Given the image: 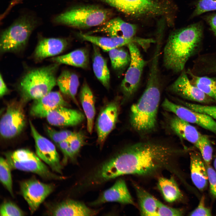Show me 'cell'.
Returning a JSON list of instances; mask_svg holds the SVG:
<instances>
[{"label": "cell", "instance_id": "6da1fadb", "mask_svg": "<svg viewBox=\"0 0 216 216\" xmlns=\"http://www.w3.org/2000/svg\"><path fill=\"white\" fill-rule=\"evenodd\" d=\"M180 151L153 141L137 142L122 149L102 164L93 174L98 184L121 176H153L162 170L174 172V160Z\"/></svg>", "mask_w": 216, "mask_h": 216}, {"label": "cell", "instance_id": "cb8c5ba5", "mask_svg": "<svg viewBox=\"0 0 216 216\" xmlns=\"http://www.w3.org/2000/svg\"><path fill=\"white\" fill-rule=\"evenodd\" d=\"M51 213L53 216H92L95 215L97 211L81 202L69 200L56 205Z\"/></svg>", "mask_w": 216, "mask_h": 216}, {"label": "cell", "instance_id": "4fadbf2b", "mask_svg": "<svg viewBox=\"0 0 216 216\" xmlns=\"http://www.w3.org/2000/svg\"><path fill=\"white\" fill-rule=\"evenodd\" d=\"M54 188L52 185L45 184L34 179L25 181L20 185L22 195L32 213L37 210L52 192Z\"/></svg>", "mask_w": 216, "mask_h": 216}, {"label": "cell", "instance_id": "277c9868", "mask_svg": "<svg viewBox=\"0 0 216 216\" xmlns=\"http://www.w3.org/2000/svg\"><path fill=\"white\" fill-rule=\"evenodd\" d=\"M58 64L34 68L26 72L18 84V89L24 101L35 100L51 91L57 83Z\"/></svg>", "mask_w": 216, "mask_h": 216}, {"label": "cell", "instance_id": "ffe728a7", "mask_svg": "<svg viewBox=\"0 0 216 216\" xmlns=\"http://www.w3.org/2000/svg\"><path fill=\"white\" fill-rule=\"evenodd\" d=\"M68 44L67 40L58 38L43 37L39 39L34 52V58L40 61L63 52Z\"/></svg>", "mask_w": 216, "mask_h": 216}, {"label": "cell", "instance_id": "7bdbcfd3", "mask_svg": "<svg viewBox=\"0 0 216 216\" xmlns=\"http://www.w3.org/2000/svg\"><path fill=\"white\" fill-rule=\"evenodd\" d=\"M77 133L68 130L59 131V137L62 141H69Z\"/></svg>", "mask_w": 216, "mask_h": 216}, {"label": "cell", "instance_id": "484cf974", "mask_svg": "<svg viewBox=\"0 0 216 216\" xmlns=\"http://www.w3.org/2000/svg\"><path fill=\"white\" fill-rule=\"evenodd\" d=\"M141 215L142 216H157L159 200L144 188L134 184Z\"/></svg>", "mask_w": 216, "mask_h": 216}, {"label": "cell", "instance_id": "ab89813d", "mask_svg": "<svg viewBox=\"0 0 216 216\" xmlns=\"http://www.w3.org/2000/svg\"><path fill=\"white\" fill-rule=\"evenodd\" d=\"M205 200L204 196H202L198 206L190 213V216H209L212 215L211 210L205 206Z\"/></svg>", "mask_w": 216, "mask_h": 216}, {"label": "cell", "instance_id": "74e56055", "mask_svg": "<svg viewBox=\"0 0 216 216\" xmlns=\"http://www.w3.org/2000/svg\"><path fill=\"white\" fill-rule=\"evenodd\" d=\"M85 137L81 132H77L76 134L69 141V145L74 155L79 152L84 144Z\"/></svg>", "mask_w": 216, "mask_h": 216}, {"label": "cell", "instance_id": "60d3db41", "mask_svg": "<svg viewBox=\"0 0 216 216\" xmlns=\"http://www.w3.org/2000/svg\"><path fill=\"white\" fill-rule=\"evenodd\" d=\"M109 54L113 68L116 70H121L119 57V48L110 50L109 51Z\"/></svg>", "mask_w": 216, "mask_h": 216}, {"label": "cell", "instance_id": "52a82bcc", "mask_svg": "<svg viewBox=\"0 0 216 216\" xmlns=\"http://www.w3.org/2000/svg\"><path fill=\"white\" fill-rule=\"evenodd\" d=\"M6 157L11 169L31 172L47 179L62 178L52 172L36 154L29 150L18 149L7 154Z\"/></svg>", "mask_w": 216, "mask_h": 216}, {"label": "cell", "instance_id": "44dd1931", "mask_svg": "<svg viewBox=\"0 0 216 216\" xmlns=\"http://www.w3.org/2000/svg\"><path fill=\"white\" fill-rule=\"evenodd\" d=\"M136 31L135 25L117 17L107 21L92 32H103L110 37L130 38L134 37Z\"/></svg>", "mask_w": 216, "mask_h": 216}, {"label": "cell", "instance_id": "ee69618b", "mask_svg": "<svg viewBox=\"0 0 216 216\" xmlns=\"http://www.w3.org/2000/svg\"><path fill=\"white\" fill-rule=\"evenodd\" d=\"M9 89L4 80L2 76L0 75V96L3 97L8 93Z\"/></svg>", "mask_w": 216, "mask_h": 216}, {"label": "cell", "instance_id": "b9f144b4", "mask_svg": "<svg viewBox=\"0 0 216 216\" xmlns=\"http://www.w3.org/2000/svg\"><path fill=\"white\" fill-rule=\"evenodd\" d=\"M46 132L50 138L57 145L62 141L60 138L59 131L49 127H46Z\"/></svg>", "mask_w": 216, "mask_h": 216}, {"label": "cell", "instance_id": "7a4b0ae2", "mask_svg": "<svg viewBox=\"0 0 216 216\" xmlns=\"http://www.w3.org/2000/svg\"><path fill=\"white\" fill-rule=\"evenodd\" d=\"M158 66L150 67L146 88L138 101L131 106L130 123L136 131L142 134L149 133L155 129L160 97Z\"/></svg>", "mask_w": 216, "mask_h": 216}, {"label": "cell", "instance_id": "4316f807", "mask_svg": "<svg viewBox=\"0 0 216 216\" xmlns=\"http://www.w3.org/2000/svg\"><path fill=\"white\" fill-rule=\"evenodd\" d=\"M57 83L63 94L70 97L77 103L76 96L79 81L75 73L68 70L63 71L57 79Z\"/></svg>", "mask_w": 216, "mask_h": 216}, {"label": "cell", "instance_id": "7402d4cb", "mask_svg": "<svg viewBox=\"0 0 216 216\" xmlns=\"http://www.w3.org/2000/svg\"><path fill=\"white\" fill-rule=\"evenodd\" d=\"M196 152L190 153V170L191 180L200 190L207 187L208 178L207 169L202 156Z\"/></svg>", "mask_w": 216, "mask_h": 216}, {"label": "cell", "instance_id": "ba28073f", "mask_svg": "<svg viewBox=\"0 0 216 216\" xmlns=\"http://www.w3.org/2000/svg\"><path fill=\"white\" fill-rule=\"evenodd\" d=\"M130 56L129 67L121 84L123 101L131 98L137 90L146 62L140 50L134 43L127 45Z\"/></svg>", "mask_w": 216, "mask_h": 216}, {"label": "cell", "instance_id": "3957f363", "mask_svg": "<svg viewBox=\"0 0 216 216\" xmlns=\"http://www.w3.org/2000/svg\"><path fill=\"white\" fill-rule=\"evenodd\" d=\"M201 24H194L175 31L169 36L163 51L164 66L175 73H181L199 48L202 36Z\"/></svg>", "mask_w": 216, "mask_h": 216}, {"label": "cell", "instance_id": "9a60e30c", "mask_svg": "<svg viewBox=\"0 0 216 216\" xmlns=\"http://www.w3.org/2000/svg\"><path fill=\"white\" fill-rule=\"evenodd\" d=\"M168 89L183 98L198 103H209L213 100L191 83L184 69Z\"/></svg>", "mask_w": 216, "mask_h": 216}, {"label": "cell", "instance_id": "8fae6325", "mask_svg": "<svg viewBox=\"0 0 216 216\" xmlns=\"http://www.w3.org/2000/svg\"><path fill=\"white\" fill-rule=\"evenodd\" d=\"M25 124V115L21 105L16 103H11L1 119V135L4 139L14 138L22 132Z\"/></svg>", "mask_w": 216, "mask_h": 216}, {"label": "cell", "instance_id": "8992f818", "mask_svg": "<svg viewBox=\"0 0 216 216\" xmlns=\"http://www.w3.org/2000/svg\"><path fill=\"white\" fill-rule=\"evenodd\" d=\"M107 10L95 6L73 8L58 14L54 19L58 24L79 28H89L103 24L110 17Z\"/></svg>", "mask_w": 216, "mask_h": 216}, {"label": "cell", "instance_id": "4dcf8cb0", "mask_svg": "<svg viewBox=\"0 0 216 216\" xmlns=\"http://www.w3.org/2000/svg\"><path fill=\"white\" fill-rule=\"evenodd\" d=\"M188 73L191 77L190 81L192 84L212 100L216 101V78L198 76L190 70Z\"/></svg>", "mask_w": 216, "mask_h": 216}, {"label": "cell", "instance_id": "f546056e", "mask_svg": "<svg viewBox=\"0 0 216 216\" xmlns=\"http://www.w3.org/2000/svg\"><path fill=\"white\" fill-rule=\"evenodd\" d=\"M157 186L163 198L167 202H173L182 197V193L173 177H160L158 180Z\"/></svg>", "mask_w": 216, "mask_h": 216}, {"label": "cell", "instance_id": "d6986e66", "mask_svg": "<svg viewBox=\"0 0 216 216\" xmlns=\"http://www.w3.org/2000/svg\"><path fill=\"white\" fill-rule=\"evenodd\" d=\"M45 118L50 124L53 126H73L82 122L85 116L79 111L61 106L50 112Z\"/></svg>", "mask_w": 216, "mask_h": 216}, {"label": "cell", "instance_id": "d4e9b609", "mask_svg": "<svg viewBox=\"0 0 216 216\" xmlns=\"http://www.w3.org/2000/svg\"><path fill=\"white\" fill-rule=\"evenodd\" d=\"M80 96L82 107L87 118V129L88 132L91 134L92 131L95 114V99L91 88L86 82L82 86Z\"/></svg>", "mask_w": 216, "mask_h": 216}, {"label": "cell", "instance_id": "836d02e7", "mask_svg": "<svg viewBox=\"0 0 216 216\" xmlns=\"http://www.w3.org/2000/svg\"><path fill=\"white\" fill-rule=\"evenodd\" d=\"M185 106L196 112L203 113L216 120V106L205 105L183 102Z\"/></svg>", "mask_w": 216, "mask_h": 216}, {"label": "cell", "instance_id": "603a6c76", "mask_svg": "<svg viewBox=\"0 0 216 216\" xmlns=\"http://www.w3.org/2000/svg\"><path fill=\"white\" fill-rule=\"evenodd\" d=\"M168 122L169 127L176 134L194 145L202 135L190 123L175 115L169 117Z\"/></svg>", "mask_w": 216, "mask_h": 216}, {"label": "cell", "instance_id": "d590c367", "mask_svg": "<svg viewBox=\"0 0 216 216\" xmlns=\"http://www.w3.org/2000/svg\"><path fill=\"white\" fill-rule=\"evenodd\" d=\"M214 10H216V0H199L193 16H196L206 12Z\"/></svg>", "mask_w": 216, "mask_h": 216}, {"label": "cell", "instance_id": "5bb4252c", "mask_svg": "<svg viewBox=\"0 0 216 216\" xmlns=\"http://www.w3.org/2000/svg\"><path fill=\"white\" fill-rule=\"evenodd\" d=\"M78 35L83 40L89 42L100 47L104 51L108 52L123 46H127L131 43L139 45L146 50L150 44L154 42V40L152 39L134 37L130 38L121 37H102L92 36L82 33H79Z\"/></svg>", "mask_w": 216, "mask_h": 216}, {"label": "cell", "instance_id": "1f68e13d", "mask_svg": "<svg viewBox=\"0 0 216 216\" xmlns=\"http://www.w3.org/2000/svg\"><path fill=\"white\" fill-rule=\"evenodd\" d=\"M11 169L6 159L1 157L0 159V180L10 194L13 196Z\"/></svg>", "mask_w": 216, "mask_h": 216}, {"label": "cell", "instance_id": "d6a6232c", "mask_svg": "<svg viewBox=\"0 0 216 216\" xmlns=\"http://www.w3.org/2000/svg\"><path fill=\"white\" fill-rule=\"evenodd\" d=\"M194 145L200 151L204 162L210 164L212 158L213 149L208 137L202 135Z\"/></svg>", "mask_w": 216, "mask_h": 216}, {"label": "cell", "instance_id": "e575fe53", "mask_svg": "<svg viewBox=\"0 0 216 216\" xmlns=\"http://www.w3.org/2000/svg\"><path fill=\"white\" fill-rule=\"evenodd\" d=\"M24 213L16 204L10 201L5 202L1 205V216H23Z\"/></svg>", "mask_w": 216, "mask_h": 216}, {"label": "cell", "instance_id": "8d00e7d4", "mask_svg": "<svg viewBox=\"0 0 216 216\" xmlns=\"http://www.w3.org/2000/svg\"><path fill=\"white\" fill-rule=\"evenodd\" d=\"M157 214V216H182L184 211L181 209L168 206L159 200Z\"/></svg>", "mask_w": 216, "mask_h": 216}, {"label": "cell", "instance_id": "7dc6e473", "mask_svg": "<svg viewBox=\"0 0 216 216\" xmlns=\"http://www.w3.org/2000/svg\"><path fill=\"white\" fill-rule=\"evenodd\" d=\"M213 166L214 168V169L216 172V156H215L214 160L213 162Z\"/></svg>", "mask_w": 216, "mask_h": 216}, {"label": "cell", "instance_id": "9c48e42d", "mask_svg": "<svg viewBox=\"0 0 216 216\" xmlns=\"http://www.w3.org/2000/svg\"><path fill=\"white\" fill-rule=\"evenodd\" d=\"M118 10L135 17L159 16L169 10L168 5L160 0H120Z\"/></svg>", "mask_w": 216, "mask_h": 216}, {"label": "cell", "instance_id": "30bf717a", "mask_svg": "<svg viewBox=\"0 0 216 216\" xmlns=\"http://www.w3.org/2000/svg\"><path fill=\"white\" fill-rule=\"evenodd\" d=\"M162 106L165 110L173 113L180 119L196 124L216 135V121L207 115L177 104L167 98L164 100Z\"/></svg>", "mask_w": 216, "mask_h": 216}, {"label": "cell", "instance_id": "f35d334b", "mask_svg": "<svg viewBox=\"0 0 216 216\" xmlns=\"http://www.w3.org/2000/svg\"><path fill=\"white\" fill-rule=\"evenodd\" d=\"M205 163L207 171L210 191L212 195L216 198V172L210 164Z\"/></svg>", "mask_w": 216, "mask_h": 216}, {"label": "cell", "instance_id": "5b68a950", "mask_svg": "<svg viewBox=\"0 0 216 216\" xmlns=\"http://www.w3.org/2000/svg\"><path fill=\"white\" fill-rule=\"evenodd\" d=\"M38 22L32 14H26L19 17L1 33L0 53L17 52L22 50Z\"/></svg>", "mask_w": 216, "mask_h": 216}, {"label": "cell", "instance_id": "83f0119b", "mask_svg": "<svg viewBox=\"0 0 216 216\" xmlns=\"http://www.w3.org/2000/svg\"><path fill=\"white\" fill-rule=\"evenodd\" d=\"M92 68L97 79L106 88L110 87V75L107 63L97 46L93 45Z\"/></svg>", "mask_w": 216, "mask_h": 216}, {"label": "cell", "instance_id": "7c38bea8", "mask_svg": "<svg viewBox=\"0 0 216 216\" xmlns=\"http://www.w3.org/2000/svg\"><path fill=\"white\" fill-rule=\"evenodd\" d=\"M29 124L35 143L37 155L53 171L62 174V167L55 146L38 132L31 121L29 122Z\"/></svg>", "mask_w": 216, "mask_h": 216}, {"label": "cell", "instance_id": "2e32d148", "mask_svg": "<svg viewBox=\"0 0 216 216\" xmlns=\"http://www.w3.org/2000/svg\"><path fill=\"white\" fill-rule=\"evenodd\" d=\"M119 108L117 102L112 101L105 106L99 115L96 129L98 142L101 146L115 127L118 120Z\"/></svg>", "mask_w": 216, "mask_h": 216}, {"label": "cell", "instance_id": "ac0fdd59", "mask_svg": "<svg viewBox=\"0 0 216 216\" xmlns=\"http://www.w3.org/2000/svg\"><path fill=\"white\" fill-rule=\"evenodd\" d=\"M34 100L30 113L32 116L38 117L46 118L50 112L56 109L68 105L60 93L56 91H51Z\"/></svg>", "mask_w": 216, "mask_h": 216}, {"label": "cell", "instance_id": "f1b7e54d", "mask_svg": "<svg viewBox=\"0 0 216 216\" xmlns=\"http://www.w3.org/2000/svg\"><path fill=\"white\" fill-rule=\"evenodd\" d=\"M58 64H64L85 68L89 63L88 54L84 49L74 50L68 54L57 56L52 59Z\"/></svg>", "mask_w": 216, "mask_h": 216}, {"label": "cell", "instance_id": "bcb514c9", "mask_svg": "<svg viewBox=\"0 0 216 216\" xmlns=\"http://www.w3.org/2000/svg\"><path fill=\"white\" fill-rule=\"evenodd\" d=\"M58 145L63 154L64 158L65 157L67 150L69 146V141H62L58 143Z\"/></svg>", "mask_w": 216, "mask_h": 216}, {"label": "cell", "instance_id": "e0dca14e", "mask_svg": "<svg viewBox=\"0 0 216 216\" xmlns=\"http://www.w3.org/2000/svg\"><path fill=\"white\" fill-rule=\"evenodd\" d=\"M109 202L135 205L125 182L121 178L118 180L111 187L104 191L91 205H96Z\"/></svg>", "mask_w": 216, "mask_h": 216}, {"label": "cell", "instance_id": "f6af8a7d", "mask_svg": "<svg viewBox=\"0 0 216 216\" xmlns=\"http://www.w3.org/2000/svg\"><path fill=\"white\" fill-rule=\"evenodd\" d=\"M208 22L212 31L216 36V14L211 16Z\"/></svg>", "mask_w": 216, "mask_h": 216}]
</instances>
